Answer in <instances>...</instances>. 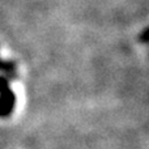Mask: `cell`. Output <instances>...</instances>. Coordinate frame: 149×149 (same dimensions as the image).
Here are the masks:
<instances>
[{
    "label": "cell",
    "mask_w": 149,
    "mask_h": 149,
    "mask_svg": "<svg viewBox=\"0 0 149 149\" xmlns=\"http://www.w3.org/2000/svg\"><path fill=\"white\" fill-rule=\"evenodd\" d=\"M10 68H12V64H9V63H5V62H1V60H0V70L8 71V70H10Z\"/></svg>",
    "instance_id": "1"
}]
</instances>
